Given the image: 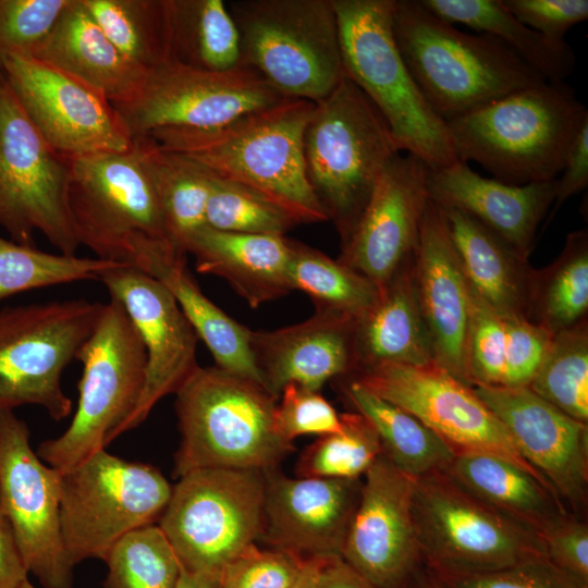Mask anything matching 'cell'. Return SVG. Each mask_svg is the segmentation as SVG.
I'll return each instance as SVG.
<instances>
[{
	"mask_svg": "<svg viewBox=\"0 0 588 588\" xmlns=\"http://www.w3.org/2000/svg\"><path fill=\"white\" fill-rule=\"evenodd\" d=\"M354 412L364 416L377 432L382 454L413 479L442 471L454 451L431 429L403 408L348 378L342 387Z\"/></svg>",
	"mask_w": 588,
	"mask_h": 588,
	"instance_id": "d590c367",
	"label": "cell"
},
{
	"mask_svg": "<svg viewBox=\"0 0 588 588\" xmlns=\"http://www.w3.org/2000/svg\"><path fill=\"white\" fill-rule=\"evenodd\" d=\"M405 588H445L439 578L422 565Z\"/></svg>",
	"mask_w": 588,
	"mask_h": 588,
	"instance_id": "680465c9",
	"label": "cell"
},
{
	"mask_svg": "<svg viewBox=\"0 0 588 588\" xmlns=\"http://www.w3.org/2000/svg\"><path fill=\"white\" fill-rule=\"evenodd\" d=\"M265 477L261 537L303 560L342 558L362 478H290L274 469Z\"/></svg>",
	"mask_w": 588,
	"mask_h": 588,
	"instance_id": "603a6c76",
	"label": "cell"
},
{
	"mask_svg": "<svg viewBox=\"0 0 588 588\" xmlns=\"http://www.w3.org/2000/svg\"><path fill=\"white\" fill-rule=\"evenodd\" d=\"M436 576L445 588H588L556 567L546 554L488 572Z\"/></svg>",
	"mask_w": 588,
	"mask_h": 588,
	"instance_id": "7dc6e473",
	"label": "cell"
},
{
	"mask_svg": "<svg viewBox=\"0 0 588 588\" xmlns=\"http://www.w3.org/2000/svg\"><path fill=\"white\" fill-rule=\"evenodd\" d=\"M305 560L277 548L250 547L220 573L221 588H287Z\"/></svg>",
	"mask_w": 588,
	"mask_h": 588,
	"instance_id": "681fc988",
	"label": "cell"
},
{
	"mask_svg": "<svg viewBox=\"0 0 588 588\" xmlns=\"http://www.w3.org/2000/svg\"><path fill=\"white\" fill-rule=\"evenodd\" d=\"M70 175L71 159L45 140L0 71V226L12 241L34 245L40 232L60 254L76 255Z\"/></svg>",
	"mask_w": 588,
	"mask_h": 588,
	"instance_id": "5bb4252c",
	"label": "cell"
},
{
	"mask_svg": "<svg viewBox=\"0 0 588 588\" xmlns=\"http://www.w3.org/2000/svg\"><path fill=\"white\" fill-rule=\"evenodd\" d=\"M551 339L529 319L498 314L470 290L465 355L471 387H528Z\"/></svg>",
	"mask_w": 588,
	"mask_h": 588,
	"instance_id": "f1b7e54d",
	"label": "cell"
},
{
	"mask_svg": "<svg viewBox=\"0 0 588 588\" xmlns=\"http://www.w3.org/2000/svg\"><path fill=\"white\" fill-rule=\"evenodd\" d=\"M28 574L12 528L0 510V588H20Z\"/></svg>",
	"mask_w": 588,
	"mask_h": 588,
	"instance_id": "db71d44e",
	"label": "cell"
},
{
	"mask_svg": "<svg viewBox=\"0 0 588 588\" xmlns=\"http://www.w3.org/2000/svg\"><path fill=\"white\" fill-rule=\"evenodd\" d=\"M30 57L82 81L112 105L132 98L147 72L119 51L83 0H72L50 36Z\"/></svg>",
	"mask_w": 588,
	"mask_h": 588,
	"instance_id": "f546056e",
	"label": "cell"
},
{
	"mask_svg": "<svg viewBox=\"0 0 588 588\" xmlns=\"http://www.w3.org/2000/svg\"><path fill=\"white\" fill-rule=\"evenodd\" d=\"M72 0H0V58L33 56Z\"/></svg>",
	"mask_w": 588,
	"mask_h": 588,
	"instance_id": "bcb514c9",
	"label": "cell"
},
{
	"mask_svg": "<svg viewBox=\"0 0 588 588\" xmlns=\"http://www.w3.org/2000/svg\"><path fill=\"white\" fill-rule=\"evenodd\" d=\"M265 473L200 468L179 477L158 525L183 569L220 575L262 535Z\"/></svg>",
	"mask_w": 588,
	"mask_h": 588,
	"instance_id": "30bf717a",
	"label": "cell"
},
{
	"mask_svg": "<svg viewBox=\"0 0 588 588\" xmlns=\"http://www.w3.org/2000/svg\"><path fill=\"white\" fill-rule=\"evenodd\" d=\"M20 588H36L29 580H26Z\"/></svg>",
	"mask_w": 588,
	"mask_h": 588,
	"instance_id": "91938a15",
	"label": "cell"
},
{
	"mask_svg": "<svg viewBox=\"0 0 588 588\" xmlns=\"http://www.w3.org/2000/svg\"><path fill=\"white\" fill-rule=\"evenodd\" d=\"M167 61L226 72L242 65L240 35L222 0H161Z\"/></svg>",
	"mask_w": 588,
	"mask_h": 588,
	"instance_id": "836d02e7",
	"label": "cell"
},
{
	"mask_svg": "<svg viewBox=\"0 0 588 588\" xmlns=\"http://www.w3.org/2000/svg\"><path fill=\"white\" fill-rule=\"evenodd\" d=\"M342 428L321 436L301 455L299 477L360 479L382 454L377 432L356 412L341 414Z\"/></svg>",
	"mask_w": 588,
	"mask_h": 588,
	"instance_id": "ee69618b",
	"label": "cell"
},
{
	"mask_svg": "<svg viewBox=\"0 0 588 588\" xmlns=\"http://www.w3.org/2000/svg\"><path fill=\"white\" fill-rule=\"evenodd\" d=\"M562 175L555 180V197L552 215L569 197L587 188L588 185V121L583 124L573 139L562 168Z\"/></svg>",
	"mask_w": 588,
	"mask_h": 588,
	"instance_id": "f5cc1de1",
	"label": "cell"
},
{
	"mask_svg": "<svg viewBox=\"0 0 588 588\" xmlns=\"http://www.w3.org/2000/svg\"><path fill=\"white\" fill-rule=\"evenodd\" d=\"M240 35L242 65L281 95L314 103L344 77L332 0L226 3Z\"/></svg>",
	"mask_w": 588,
	"mask_h": 588,
	"instance_id": "52a82bcc",
	"label": "cell"
},
{
	"mask_svg": "<svg viewBox=\"0 0 588 588\" xmlns=\"http://www.w3.org/2000/svg\"><path fill=\"white\" fill-rule=\"evenodd\" d=\"M210 172L206 225L226 232L278 235L299 223L254 191Z\"/></svg>",
	"mask_w": 588,
	"mask_h": 588,
	"instance_id": "f6af8a7d",
	"label": "cell"
},
{
	"mask_svg": "<svg viewBox=\"0 0 588 588\" xmlns=\"http://www.w3.org/2000/svg\"><path fill=\"white\" fill-rule=\"evenodd\" d=\"M503 424L525 461L578 518L588 503V424L575 420L529 388L473 387Z\"/></svg>",
	"mask_w": 588,
	"mask_h": 588,
	"instance_id": "44dd1931",
	"label": "cell"
},
{
	"mask_svg": "<svg viewBox=\"0 0 588 588\" xmlns=\"http://www.w3.org/2000/svg\"><path fill=\"white\" fill-rule=\"evenodd\" d=\"M556 180V179H555ZM555 180L512 185L481 176L466 162L429 169V198L476 219L529 256L538 226L553 205Z\"/></svg>",
	"mask_w": 588,
	"mask_h": 588,
	"instance_id": "484cf974",
	"label": "cell"
},
{
	"mask_svg": "<svg viewBox=\"0 0 588 588\" xmlns=\"http://www.w3.org/2000/svg\"><path fill=\"white\" fill-rule=\"evenodd\" d=\"M350 378L411 413L454 453H487L503 457L532 474L550 489L540 474L520 455L503 424L478 397L473 387L438 364L385 365Z\"/></svg>",
	"mask_w": 588,
	"mask_h": 588,
	"instance_id": "e0dca14e",
	"label": "cell"
},
{
	"mask_svg": "<svg viewBox=\"0 0 588 588\" xmlns=\"http://www.w3.org/2000/svg\"><path fill=\"white\" fill-rule=\"evenodd\" d=\"M314 107L286 98L211 131L149 139L254 191L299 224L324 222L328 217L308 182L304 159V133Z\"/></svg>",
	"mask_w": 588,
	"mask_h": 588,
	"instance_id": "6da1fadb",
	"label": "cell"
},
{
	"mask_svg": "<svg viewBox=\"0 0 588 588\" xmlns=\"http://www.w3.org/2000/svg\"><path fill=\"white\" fill-rule=\"evenodd\" d=\"M102 303L53 301L0 310V412L42 407L53 420L72 412L61 378L98 320Z\"/></svg>",
	"mask_w": 588,
	"mask_h": 588,
	"instance_id": "7c38bea8",
	"label": "cell"
},
{
	"mask_svg": "<svg viewBox=\"0 0 588 588\" xmlns=\"http://www.w3.org/2000/svg\"><path fill=\"white\" fill-rule=\"evenodd\" d=\"M175 397L177 478L200 468L267 473L293 450L274 426L278 400L254 380L216 365L199 366Z\"/></svg>",
	"mask_w": 588,
	"mask_h": 588,
	"instance_id": "277c9868",
	"label": "cell"
},
{
	"mask_svg": "<svg viewBox=\"0 0 588 588\" xmlns=\"http://www.w3.org/2000/svg\"><path fill=\"white\" fill-rule=\"evenodd\" d=\"M428 170L413 155L394 157L379 179L353 234L341 246L338 260L368 278L380 291L414 256L430 200Z\"/></svg>",
	"mask_w": 588,
	"mask_h": 588,
	"instance_id": "7402d4cb",
	"label": "cell"
},
{
	"mask_svg": "<svg viewBox=\"0 0 588 588\" xmlns=\"http://www.w3.org/2000/svg\"><path fill=\"white\" fill-rule=\"evenodd\" d=\"M172 489L156 467L105 449L61 471V530L71 563L105 561L124 536L156 524Z\"/></svg>",
	"mask_w": 588,
	"mask_h": 588,
	"instance_id": "9c48e42d",
	"label": "cell"
},
{
	"mask_svg": "<svg viewBox=\"0 0 588 588\" xmlns=\"http://www.w3.org/2000/svg\"><path fill=\"white\" fill-rule=\"evenodd\" d=\"M289 278L292 291L307 294L316 310L363 317L379 302L381 291L368 278L322 252L290 240Z\"/></svg>",
	"mask_w": 588,
	"mask_h": 588,
	"instance_id": "f35d334b",
	"label": "cell"
},
{
	"mask_svg": "<svg viewBox=\"0 0 588 588\" xmlns=\"http://www.w3.org/2000/svg\"><path fill=\"white\" fill-rule=\"evenodd\" d=\"M176 588H221L220 575L192 573L182 568Z\"/></svg>",
	"mask_w": 588,
	"mask_h": 588,
	"instance_id": "6f0895ef",
	"label": "cell"
},
{
	"mask_svg": "<svg viewBox=\"0 0 588 588\" xmlns=\"http://www.w3.org/2000/svg\"><path fill=\"white\" fill-rule=\"evenodd\" d=\"M68 205L79 246L99 259L133 266L143 246L171 245L134 142L124 151L71 159Z\"/></svg>",
	"mask_w": 588,
	"mask_h": 588,
	"instance_id": "8fae6325",
	"label": "cell"
},
{
	"mask_svg": "<svg viewBox=\"0 0 588 588\" xmlns=\"http://www.w3.org/2000/svg\"><path fill=\"white\" fill-rule=\"evenodd\" d=\"M186 254L201 273L224 279L250 307L292 291L289 278L290 238L220 231L204 226L189 240Z\"/></svg>",
	"mask_w": 588,
	"mask_h": 588,
	"instance_id": "83f0119b",
	"label": "cell"
},
{
	"mask_svg": "<svg viewBox=\"0 0 588 588\" xmlns=\"http://www.w3.org/2000/svg\"><path fill=\"white\" fill-rule=\"evenodd\" d=\"M329 560L308 559L295 578L287 588H320L322 568Z\"/></svg>",
	"mask_w": 588,
	"mask_h": 588,
	"instance_id": "9f6ffc18",
	"label": "cell"
},
{
	"mask_svg": "<svg viewBox=\"0 0 588 588\" xmlns=\"http://www.w3.org/2000/svg\"><path fill=\"white\" fill-rule=\"evenodd\" d=\"M392 29L424 98L445 122L548 82L500 40L462 32L419 0L393 1Z\"/></svg>",
	"mask_w": 588,
	"mask_h": 588,
	"instance_id": "7a4b0ae2",
	"label": "cell"
},
{
	"mask_svg": "<svg viewBox=\"0 0 588 588\" xmlns=\"http://www.w3.org/2000/svg\"><path fill=\"white\" fill-rule=\"evenodd\" d=\"M78 402L69 427L59 437L42 441L36 453L52 468L64 471L117 437L140 396L146 353L123 306L110 297L82 345Z\"/></svg>",
	"mask_w": 588,
	"mask_h": 588,
	"instance_id": "ba28073f",
	"label": "cell"
},
{
	"mask_svg": "<svg viewBox=\"0 0 588 588\" xmlns=\"http://www.w3.org/2000/svg\"><path fill=\"white\" fill-rule=\"evenodd\" d=\"M413 278L434 363L470 385L465 355L470 290L444 216L431 199L426 207L414 252Z\"/></svg>",
	"mask_w": 588,
	"mask_h": 588,
	"instance_id": "cb8c5ba5",
	"label": "cell"
},
{
	"mask_svg": "<svg viewBox=\"0 0 588 588\" xmlns=\"http://www.w3.org/2000/svg\"><path fill=\"white\" fill-rule=\"evenodd\" d=\"M412 513L422 562L436 575L488 572L546 554L540 537L442 471L414 480Z\"/></svg>",
	"mask_w": 588,
	"mask_h": 588,
	"instance_id": "4fadbf2b",
	"label": "cell"
},
{
	"mask_svg": "<svg viewBox=\"0 0 588 588\" xmlns=\"http://www.w3.org/2000/svg\"><path fill=\"white\" fill-rule=\"evenodd\" d=\"M442 473L465 492L540 539L569 513L532 474L493 454L455 453Z\"/></svg>",
	"mask_w": 588,
	"mask_h": 588,
	"instance_id": "d6a6232c",
	"label": "cell"
},
{
	"mask_svg": "<svg viewBox=\"0 0 588 588\" xmlns=\"http://www.w3.org/2000/svg\"><path fill=\"white\" fill-rule=\"evenodd\" d=\"M588 110L564 82L509 94L446 122L456 157L475 161L512 185L548 182L561 173Z\"/></svg>",
	"mask_w": 588,
	"mask_h": 588,
	"instance_id": "3957f363",
	"label": "cell"
},
{
	"mask_svg": "<svg viewBox=\"0 0 588 588\" xmlns=\"http://www.w3.org/2000/svg\"><path fill=\"white\" fill-rule=\"evenodd\" d=\"M0 71L32 123L58 154L76 159L133 146L114 106L82 81L17 53L1 57Z\"/></svg>",
	"mask_w": 588,
	"mask_h": 588,
	"instance_id": "ac0fdd59",
	"label": "cell"
},
{
	"mask_svg": "<svg viewBox=\"0 0 588 588\" xmlns=\"http://www.w3.org/2000/svg\"><path fill=\"white\" fill-rule=\"evenodd\" d=\"M547 558L561 571L588 585V524L568 513L541 535Z\"/></svg>",
	"mask_w": 588,
	"mask_h": 588,
	"instance_id": "816d5d0a",
	"label": "cell"
},
{
	"mask_svg": "<svg viewBox=\"0 0 588 588\" xmlns=\"http://www.w3.org/2000/svg\"><path fill=\"white\" fill-rule=\"evenodd\" d=\"M413 257L381 291L376 306L354 321V375L385 365L434 363L430 335L415 291Z\"/></svg>",
	"mask_w": 588,
	"mask_h": 588,
	"instance_id": "1f68e13d",
	"label": "cell"
},
{
	"mask_svg": "<svg viewBox=\"0 0 588 588\" xmlns=\"http://www.w3.org/2000/svg\"><path fill=\"white\" fill-rule=\"evenodd\" d=\"M354 319L315 310L307 320L277 330H250L249 348L264 388L277 400L289 383L314 391L356 370Z\"/></svg>",
	"mask_w": 588,
	"mask_h": 588,
	"instance_id": "d4e9b609",
	"label": "cell"
},
{
	"mask_svg": "<svg viewBox=\"0 0 588 588\" xmlns=\"http://www.w3.org/2000/svg\"><path fill=\"white\" fill-rule=\"evenodd\" d=\"M133 266L169 290L198 339L210 351L216 366L262 385L249 348L250 329L226 315L201 292L186 267L185 255L168 243H154L138 250Z\"/></svg>",
	"mask_w": 588,
	"mask_h": 588,
	"instance_id": "4dcf8cb0",
	"label": "cell"
},
{
	"mask_svg": "<svg viewBox=\"0 0 588 588\" xmlns=\"http://www.w3.org/2000/svg\"><path fill=\"white\" fill-rule=\"evenodd\" d=\"M414 480L383 454L362 480L342 559L377 588H405L425 565L412 513Z\"/></svg>",
	"mask_w": 588,
	"mask_h": 588,
	"instance_id": "ffe728a7",
	"label": "cell"
},
{
	"mask_svg": "<svg viewBox=\"0 0 588 588\" xmlns=\"http://www.w3.org/2000/svg\"><path fill=\"white\" fill-rule=\"evenodd\" d=\"M286 99L254 70L209 72L164 61L113 105L132 138L211 131Z\"/></svg>",
	"mask_w": 588,
	"mask_h": 588,
	"instance_id": "9a60e30c",
	"label": "cell"
},
{
	"mask_svg": "<svg viewBox=\"0 0 588 588\" xmlns=\"http://www.w3.org/2000/svg\"><path fill=\"white\" fill-rule=\"evenodd\" d=\"M110 41L148 71L167 61L161 0H83Z\"/></svg>",
	"mask_w": 588,
	"mask_h": 588,
	"instance_id": "b9f144b4",
	"label": "cell"
},
{
	"mask_svg": "<svg viewBox=\"0 0 588 588\" xmlns=\"http://www.w3.org/2000/svg\"><path fill=\"white\" fill-rule=\"evenodd\" d=\"M105 562L103 588H176L182 573L177 555L158 524L124 536Z\"/></svg>",
	"mask_w": 588,
	"mask_h": 588,
	"instance_id": "7bdbcfd3",
	"label": "cell"
},
{
	"mask_svg": "<svg viewBox=\"0 0 588 588\" xmlns=\"http://www.w3.org/2000/svg\"><path fill=\"white\" fill-rule=\"evenodd\" d=\"M120 265L126 264L47 253L0 236V299L35 289L99 280Z\"/></svg>",
	"mask_w": 588,
	"mask_h": 588,
	"instance_id": "60d3db41",
	"label": "cell"
},
{
	"mask_svg": "<svg viewBox=\"0 0 588 588\" xmlns=\"http://www.w3.org/2000/svg\"><path fill=\"white\" fill-rule=\"evenodd\" d=\"M133 142L155 187L168 238L176 252L186 255L191 237L206 226L210 172L149 138H134Z\"/></svg>",
	"mask_w": 588,
	"mask_h": 588,
	"instance_id": "8d00e7d4",
	"label": "cell"
},
{
	"mask_svg": "<svg viewBox=\"0 0 588 588\" xmlns=\"http://www.w3.org/2000/svg\"><path fill=\"white\" fill-rule=\"evenodd\" d=\"M274 409V426L286 442L301 436H326L342 428L341 415L320 394L296 383L286 384Z\"/></svg>",
	"mask_w": 588,
	"mask_h": 588,
	"instance_id": "c3c4849f",
	"label": "cell"
},
{
	"mask_svg": "<svg viewBox=\"0 0 588 588\" xmlns=\"http://www.w3.org/2000/svg\"><path fill=\"white\" fill-rule=\"evenodd\" d=\"M527 388L571 418L588 424V320L552 335Z\"/></svg>",
	"mask_w": 588,
	"mask_h": 588,
	"instance_id": "ab89813d",
	"label": "cell"
},
{
	"mask_svg": "<svg viewBox=\"0 0 588 588\" xmlns=\"http://www.w3.org/2000/svg\"><path fill=\"white\" fill-rule=\"evenodd\" d=\"M61 471L33 450L13 411L0 412V510L29 574L42 588H71L73 568L60 518Z\"/></svg>",
	"mask_w": 588,
	"mask_h": 588,
	"instance_id": "2e32d148",
	"label": "cell"
},
{
	"mask_svg": "<svg viewBox=\"0 0 588 588\" xmlns=\"http://www.w3.org/2000/svg\"><path fill=\"white\" fill-rule=\"evenodd\" d=\"M124 308L146 353L145 381L138 402L117 438L149 416L160 400L175 394L199 367L198 335L169 290L131 265L107 270L99 279Z\"/></svg>",
	"mask_w": 588,
	"mask_h": 588,
	"instance_id": "d6986e66",
	"label": "cell"
},
{
	"mask_svg": "<svg viewBox=\"0 0 588 588\" xmlns=\"http://www.w3.org/2000/svg\"><path fill=\"white\" fill-rule=\"evenodd\" d=\"M438 17L489 35L509 48L548 82H564L575 68L567 42L555 44L522 23L503 0H419Z\"/></svg>",
	"mask_w": 588,
	"mask_h": 588,
	"instance_id": "e575fe53",
	"label": "cell"
},
{
	"mask_svg": "<svg viewBox=\"0 0 588 588\" xmlns=\"http://www.w3.org/2000/svg\"><path fill=\"white\" fill-rule=\"evenodd\" d=\"M503 3L522 23L555 44L566 42L568 29L588 19L587 0H503Z\"/></svg>",
	"mask_w": 588,
	"mask_h": 588,
	"instance_id": "f907efd6",
	"label": "cell"
},
{
	"mask_svg": "<svg viewBox=\"0 0 588 588\" xmlns=\"http://www.w3.org/2000/svg\"><path fill=\"white\" fill-rule=\"evenodd\" d=\"M320 588H377L353 569L342 558L326 562Z\"/></svg>",
	"mask_w": 588,
	"mask_h": 588,
	"instance_id": "11a10c76",
	"label": "cell"
},
{
	"mask_svg": "<svg viewBox=\"0 0 588 588\" xmlns=\"http://www.w3.org/2000/svg\"><path fill=\"white\" fill-rule=\"evenodd\" d=\"M401 150L381 113L347 77L315 103L304 133L308 182L343 246Z\"/></svg>",
	"mask_w": 588,
	"mask_h": 588,
	"instance_id": "5b68a950",
	"label": "cell"
},
{
	"mask_svg": "<svg viewBox=\"0 0 588 588\" xmlns=\"http://www.w3.org/2000/svg\"><path fill=\"white\" fill-rule=\"evenodd\" d=\"M439 207L470 290L498 314L530 320L536 269L528 256L467 213Z\"/></svg>",
	"mask_w": 588,
	"mask_h": 588,
	"instance_id": "4316f807",
	"label": "cell"
},
{
	"mask_svg": "<svg viewBox=\"0 0 588 588\" xmlns=\"http://www.w3.org/2000/svg\"><path fill=\"white\" fill-rule=\"evenodd\" d=\"M588 315V231L567 234L560 255L546 268L536 269L530 320L551 335L571 329Z\"/></svg>",
	"mask_w": 588,
	"mask_h": 588,
	"instance_id": "74e56055",
	"label": "cell"
},
{
	"mask_svg": "<svg viewBox=\"0 0 588 588\" xmlns=\"http://www.w3.org/2000/svg\"><path fill=\"white\" fill-rule=\"evenodd\" d=\"M394 0H332L344 76L372 102L399 148L429 169L458 161L446 122L428 105L397 49Z\"/></svg>",
	"mask_w": 588,
	"mask_h": 588,
	"instance_id": "8992f818",
	"label": "cell"
}]
</instances>
